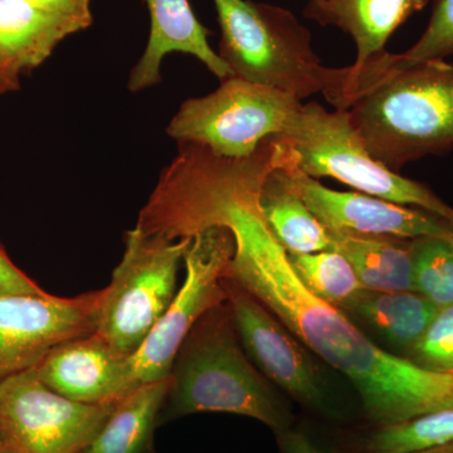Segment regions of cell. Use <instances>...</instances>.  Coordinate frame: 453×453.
Masks as SVG:
<instances>
[{
    "label": "cell",
    "instance_id": "obj_1",
    "mask_svg": "<svg viewBox=\"0 0 453 453\" xmlns=\"http://www.w3.org/2000/svg\"><path fill=\"white\" fill-rule=\"evenodd\" d=\"M280 164L279 151L270 142L244 159L187 149L157 184L151 204L154 225L170 240L190 237L208 226L228 229L234 255L226 279L344 374L375 427L452 408L453 374L428 371L383 350L297 275L259 205L265 179Z\"/></svg>",
    "mask_w": 453,
    "mask_h": 453
},
{
    "label": "cell",
    "instance_id": "obj_2",
    "mask_svg": "<svg viewBox=\"0 0 453 453\" xmlns=\"http://www.w3.org/2000/svg\"><path fill=\"white\" fill-rule=\"evenodd\" d=\"M213 3L220 27L219 55L231 77L300 101L321 94L336 110H349L388 71L384 56L363 68L325 67L312 50L311 33L288 9L252 0Z\"/></svg>",
    "mask_w": 453,
    "mask_h": 453
},
{
    "label": "cell",
    "instance_id": "obj_3",
    "mask_svg": "<svg viewBox=\"0 0 453 453\" xmlns=\"http://www.w3.org/2000/svg\"><path fill=\"white\" fill-rule=\"evenodd\" d=\"M204 412L257 419L276 434L294 426L290 411L244 353L226 301L203 315L179 348L160 425Z\"/></svg>",
    "mask_w": 453,
    "mask_h": 453
},
{
    "label": "cell",
    "instance_id": "obj_4",
    "mask_svg": "<svg viewBox=\"0 0 453 453\" xmlns=\"http://www.w3.org/2000/svg\"><path fill=\"white\" fill-rule=\"evenodd\" d=\"M375 160L398 173L405 164L453 149V64H403L348 110Z\"/></svg>",
    "mask_w": 453,
    "mask_h": 453
},
{
    "label": "cell",
    "instance_id": "obj_5",
    "mask_svg": "<svg viewBox=\"0 0 453 453\" xmlns=\"http://www.w3.org/2000/svg\"><path fill=\"white\" fill-rule=\"evenodd\" d=\"M301 172L311 178L330 177L402 205L436 214L453 226V208L419 181L402 177L375 160L351 124L348 110L327 111L320 104H303L280 134Z\"/></svg>",
    "mask_w": 453,
    "mask_h": 453
},
{
    "label": "cell",
    "instance_id": "obj_6",
    "mask_svg": "<svg viewBox=\"0 0 453 453\" xmlns=\"http://www.w3.org/2000/svg\"><path fill=\"white\" fill-rule=\"evenodd\" d=\"M189 243L190 237L172 241L138 228L125 234L120 264L100 290L95 332L122 356L142 348L174 300Z\"/></svg>",
    "mask_w": 453,
    "mask_h": 453
},
{
    "label": "cell",
    "instance_id": "obj_7",
    "mask_svg": "<svg viewBox=\"0 0 453 453\" xmlns=\"http://www.w3.org/2000/svg\"><path fill=\"white\" fill-rule=\"evenodd\" d=\"M300 100L280 89L228 77L207 96L189 98L168 127L173 139L229 159H244L280 135Z\"/></svg>",
    "mask_w": 453,
    "mask_h": 453
},
{
    "label": "cell",
    "instance_id": "obj_8",
    "mask_svg": "<svg viewBox=\"0 0 453 453\" xmlns=\"http://www.w3.org/2000/svg\"><path fill=\"white\" fill-rule=\"evenodd\" d=\"M234 255V237L223 226H208L190 235L184 256L186 279L144 344L130 357L129 390L169 377L179 348L193 326L210 310L226 303V280Z\"/></svg>",
    "mask_w": 453,
    "mask_h": 453
},
{
    "label": "cell",
    "instance_id": "obj_9",
    "mask_svg": "<svg viewBox=\"0 0 453 453\" xmlns=\"http://www.w3.org/2000/svg\"><path fill=\"white\" fill-rule=\"evenodd\" d=\"M116 403H77L49 388L35 368L0 381V446L7 453H81Z\"/></svg>",
    "mask_w": 453,
    "mask_h": 453
},
{
    "label": "cell",
    "instance_id": "obj_10",
    "mask_svg": "<svg viewBox=\"0 0 453 453\" xmlns=\"http://www.w3.org/2000/svg\"><path fill=\"white\" fill-rule=\"evenodd\" d=\"M98 299L100 291L0 294V381L35 368L57 345L96 332Z\"/></svg>",
    "mask_w": 453,
    "mask_h": 453
},
{
    "label": "cell",
    "instance_id": "obj_11",
    "mask_svg": "<svg viewBox=\"0 0 453 453\" xmlns=\"http://www.w3.org/2000/svg\"><path fill=\"white\" fill-rule=\"evenodd\" d=\"M282 180L330 231L362 235H389L416 240L451 238L453 226L436 214L365 195L338 192L309 177L296 165V155L279 168Z\"/></svg>",
    "mask_w": 453,
    "mask_h": 453
},
{
    "label": "cell",
    "instance_id": "obj_12",
    "mask_svg": "<svg viewBox=\"0 0 453 453\" xmlns=\"http://www.w3.org/2000/svg\"><path fill=\"white\" fill-rule=\"evenodd\" d=\"M226 303L244 353L265 377L311 410L324 411L326 395L311 357L265 306L232 280Z\"/></svg>",
    "mask_w": 453,
    "mask_h": 453
},
{
    "label": "cell",
    "instance_id": "obj_13",
    "mask_svg": "<svg viewBox=\"0 0 453 453\" xmlns=\"http://www.w3.org/2000/svg\"><path fill=\"white\" fill-rule=\"evenodd\" d=\"M129 362L92 333L57 345L35 372L49 388L77 403L112 404L129 392Z\"/></svg>",
    "mask_w": 453,
    "mask_h": 453
},
{
    "label": "cell",
    "instance_id": "obj_14",
    "mask_svg": "<svg viewBox=\"0 0 453 453\" xmlns=\"http://www.w3.org/2000/svg\"><path fill=\"white\" fill-rule=\"evenodd\" d=\"M144 2L150 13V35L144 55L131 71L130 91H142L162 81L164 57L173 52L196 57L222 81L231 77L228 65L208 43L210 31L196 19L188 0Z\"/></svg>",
    "mask_w": 453,
    "mask_h": 453
},
{
    "label": "cell",
    "instance_id": "obj_15",
    "mask_svg": "<svg viewBox=\"0 0 453 453\" xmlns=\"http://www.w3.org/2000/svg\"><path fill=\"white\" fill-rule=\"evenodd\" d=\"M428 0H309L303 16L320 26L338 27L357 44L354 65L383 55L390 35Z\"/></svg>",
    "mask_w": 453,
    "mask_h": 453
},
{
    "label": "cell",
    "instance_id": "obj_16",
    "mask_svg": "<svg viewBox=\"0 0 453 453\" xmlns=\"http://www.w3.org/2000/svg\"><path fill=\"white\" fill-rule=\"evenodd\" d=\"M81 26L33 7L27 0H0V73L19 80L43 64Z\"/></svg>",
    "mask_w": 453,
    "mask_h": 453
},
{
    "label": "cell",
    "instance_id": "obj_17",
    "mask_svg": "<svg viewBox=\"0 0 453 453\" xmlns=\"http://www.w3.org/2000/svg\"><path fill=\"white\" fill-rule=\"evenodd\" d=\"M169 389V377L134 387L116 402L89 453H157L155 429Z\"/></svg>",
    "mask_w": 453,
    "mask_h": 453
},
{
    "label": "cell",
    "instance_id": "obj_18",
    "mask_svg": "<svg viewBox=\"0 0 453 453\" xmlns=\"http://www.w3.org/2000/svg\"><path fill=\"white\" fill-rule=\"evenodd\" d=\"M329 231L334 250L344 255L360 282L372 291H416L413 240Z\"/></svg>",
    "mask_w": 453,
    "mask_h": 453
},
{
    "label": "cell",
    "instance_id": "obj_19",
    "mask_svg": "<svg viewBox=\"0 0 453 453\" xmlns=\"http://www.w3.org/2000/svg\"><path fill=\"white\" fill-rule=\"evenodd\" d=\"M342 310L365 321L390 344L407 353L422 338L438 311L437 306L416 291L368 288L360 291Z\"/></svg>",
    "mask_w": 453,
    "mask_h": 453
},
{
    "label": "cell",
    "instance_id": "obj_20",
    "mask_svg": "<svg viewBox=\"0 0 453 453\" xmlns=\"http://www.w3.org/2000/svg\"><path fill=\"white\" fill-rule=\"evenodd\" d=\"M279 168L267 175L259 193V205L277 241L290 256L332 251L326 226L282 180Z\"/></svg>",
    "mask_w": 453,
    "mask_h": 453
},
{
    "label": "cell",
    "instance_id": "obj_21",
    "mask_svg": "<svg viewBox=\"0 0 453 453\" xmlns=\"http://www.w3.org/2000/svg\"><path fill=\"white\" fill-rule=\"evenodd\" d=\"M449 443H453V407L377 427L365 438L362 452L411 453Z\"/></svg>",
    "mask_w": 453,
    "mask_h": 453
},
{
    "label": "cell",
    "instance_id": "obj_22",
    "mask_svg": "<svg viewBox=\"0 0 453 453\" xmlns=\"http://www.w3.org/2000/svg\"><path fill=\"white\" fill-rule=\"evenodd\" d=\"M290 259L306 288L340 310L365 288L350 262L335 250Z\"/></svg>",
    "mask_w": 453,
    "mask_h": 453
},
{
    "label": "cell",
    "instance_id": "obj_23",
    "mask_svg": "<svg viewBox=\"0 0 453 453\" xmlns=\"http://www.w3.org/2000/svg\"><path fill=\"white\" fill-rule=\"evenodd\" d=\"M449 240H413L414 288L438 309L453 305V247Z\"/></svg>",
    "mask_w": 453,
    "mask_h": 453
},
{
    "label": "cell",
    "instance_id": "obj_24",
    "mask_svg": "<svg viewBox=\"0 0 453 453\" xmlns=\"http://www.w3.org/2000/svg\"><path fill=\"white\" fill-rule=\"evenodd\" d=\"M407 359L428 371L453 374V305L438 309Z\"/></svg>",
    "mask_w": 453,
    "mask_h": 453
},
{
    "label": "cell",
    "instance_id": "obj_25",
    "mask_svg": "<svg viewBox=\"0 0 453 453\" xmlns=\"http://www.w3.org/2000/svg\"><path fill=\"white\" fill-rule=\"evenodd\" d=\"M453 53V0H434L427 28L419 40L399 55L403 64L443 59Z\"/></svg>",
    "mask_w": 453,
    "mask_h": 453
},
{
    "label": "cell",
    "instance_id": "obj_26",
    "mask_svg": "<svg viewBox=\"0 0 453 453\" xmlns=\"http://www.w3.org/2000/svg\"><path fill=\"white\" fill-rule=\"evenodd\" d=\"M33 7L73 20L88 29L92 25L91 0H27Z\"/></svg>",
    "mask_w": 453,
    "mask_h": 453
},
{
    "label": "cell",
    "instance_id": "obj_27",
    "mask_svg": "<svg viewBox=\"0 0 453 453\" xmlns=\"http://www.w3.org/2000/svg\"><path fill=\"white\" fill-rule=\"evenodd\" d=\"M46 292L13 264L0 244V294H43Z\"/></svg>",
    "mask_w": 453,
    "mask_h": 453
},
{
    "label": "cell",
    "instance_id": "obj_28",
    "mask_svg": "<svg viewBox=\"0 0 453 453\" xmlns=\"http://www.w3.org/2000/svg\"><path fill=\"white\" fill-rule=\"evenodd\" d=\"M280 453H339L303 428L286 429L277 434Z\"/></svg>",
    "mask_w": 453,
    "mask_h": 453
},
{
    "label": "cell",
    "instance_id": "obj_29",
    "mask_svg": "<svg viewBox=\"0 0 453 453\" xmlns=\"http://www.w3.org/2000/svg\"><path fill=\"white\" fill-rule=\"evenodd\" d=\"M19 88V80L0 73V95Z\"/></svg>",
    "mask_w": 453,
    "mask_h": 453
},
{
    "label": "cell",
    "instance_id": "obj_30",
    "mask_svg": "<svg viewBox=\"0 0 453 453\" xmlns=\"http://www.w3.org/2000/svg\"><path fill=\"white\" fill-rule=\"evenodd\" d=\"M411 453H453V443L449 445L431 447V449H421V451Z\"/></svg>",
    "mask_w": 453,
    "mask_h": 453
},
{
    "label": "cell",
    "instance_id": "obj_31",
    "mask_svg": "<svg viewBox=\"0 0 453 453\" xmlns=\"http://www.w3.org/2000/svg\"><path fill=\"white\" fill-rule=\"evenodd\" d=\"M0 453H7L4 451V449H2V446H0Z\"/></svg>",
    "mask_w": 453,
    "mask_h": 453
},
{
    "label": "cell",
    "instance_id": "obj_32",
    "mask_svg": "<svg viewBox=\"0 0 453 453\" xmlns=\"http://www.w3.org/2000/svg\"><path fill=\"white\" fill-rule=\"evenodd\" d=\"M81 453H89L88 449H86L85 451H82Z\"/></svg>",
    "mask_w": 453,
    "mask_h": 453
},
{
    "label": "cell",
    "instance_id": "obj_33",
    "mask_svg": "<svg viewBox=\"0 0 453 453\" xmlns=\"http://www.w3.org/2000/svg\"><path fill=\"white\" fill-rule=\"evenodd\" d=\"M449 241H451V244H452V247H453V234H452L451 240H449Z\"/></svg>",
    "mask_w": 453,
    "mask_h": 453
}]
</instances>
